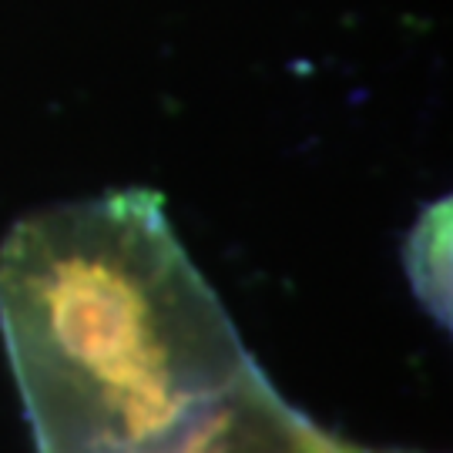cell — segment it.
<instances>
[{
	"label": "cell",
	"instance_id": "1",
	"mask_svg": "<svg viewBox=\"0 0 453 453\" xmlns=\"http://www.w3.org/2000/svg\"><path fill=\"white\" fill-rule=\"evenodd\" d=\"M0 329L37 453H158L259 370L148 188L20 219Z\"/></svg>",
	"mask_w": 453,
	"mask_h": 453
},
{
	"label": "cell",
	"instance_id": "2",
	"mask_svg": "<svg viewBox=\"0 0 453 453\" xmlns=\"http://www.w3.org/2000/svg\"><path fill=\"white\" fill-rule=\"evenodd\" d=\"M158 453H372L326 434L256 370Z\"/></svg>",
	"mask_w": 453,
	"mask_h": 453
}]
</instances>
